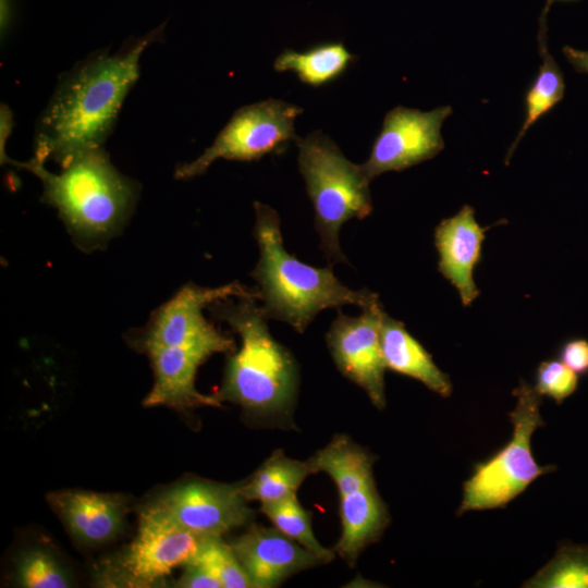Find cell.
<instances>
[{
    "mask_svg": "<svg viewBox=\"0 0 588 588\" xmlns=\"http://www.w3.org/2000/svg\"><path fill=\"white\" fill-rule=\"evenodd\" d=\"M559 359L578 376L588 375V340H567L559 350Z\"/></svg>",
    "mask_w": 588,
    "mask_h": 588,
    "instance_id": "27",
    "label": "cell"
},
{
    "mask_svg": "<svg viewBox=\"0 0 588 588\" xmlns=\"http://www.w3.org/2000/svg\"><path fill=\"white\" fill-rule=\"evenodd\" d=\"M254 588H272L320 561L275 527L252 525L230 543Z\"/></svg>",
    "mask_w": 588,
    "mask_h": 588,
    "instance_id": "14",
    "label": "cell"
},
{
    "mask_svg": "<svg viewBox=\"0 0 588 588\" xmlns=\"http://www.w3.org/2000/svg\"><path fill=\"white\" fill-rule=\"evenodd\" d=\"M240 483L191 479L167 489L150 504L192 532L222 537L253 518Z\"/></svg>",
    "mask_w": 588,
    "mask_h": 588,
    "instance_id": "12",
    "label": "cell"
},
{
    "mask_svg": "<svg viewBox=\"0 0 588 588\" xmlns=\"http://www.w3.org/2000/svg\"><path fill=\"white\" fill-rule=\"evenodd\" d=\"M310 474L307 461L293 460L275 451L249 479L240 483V492L247 501H259L260 504L277 502L296 495Z\"/></svg>",
    "mask_w": 588,
    "mask_h": 588,
    "instance_id": "20",
    "label": "cell"
},
{
    "mask_svg": "<svg viewBox=\"0 0 588 588\" xmlns=\"http://www.w3.org/2000/svg\"><path fill=\"white\" fill-rule=\"evenodd\" d=\"M232 297L259 299V292L238 282L218 287L184 285L152 314L137 340L138 346L144 352L155 347L195 348L210 356L234 351L233 339L217 330L203 315L207 306Z\"/></svg>",
    "mask_w": 588,
    "mask_h": 588,
    "instance_id": "9",
    "label": "cell"
},
{
    "mask_svg": "<svg viewBox=\"0 0 588 588\" xmlns=\"http://www.w3.org/2000/svg\"><path fill=\"white\" fill-rule=\"evenodd\" d=\"M380 334L382 355L388 369L420 381L442 397L451 395L453 385L449 376L436 365L432 356L401 321L384 313Z\"/></svg>",
    "mask_w": 588,
    "mask_h": 588,
    "instance_id": "18",
    "label": "cell"
},
{
    "mask_svg": "<svg viewBox=\"0 0 588 588\" xmlns=\"http://www.w3.org/2000/svg\"><path fill=\"white\" fill-rule=\"evenodd\" d=\"M452 113L450 106L426 112L402 106L390 110L369 158L362 164L365 174L372 180L382 173L403 171L436 157L444 148L442 124Z\"/></svg>",
    "mask_w": 588,
    "mask_h": 588,
    "instance_id": "11",
    "label": "cell"
},
{
    "mask_svg": "<svg viewBox=\"0 0 588 588\" xmlns=\"http://www.w3.org/2000/svg\"><path fill=\"white\" fill-rule=\"evenodd\" d=\"M303 109L279 99L255 102L236 110L212 145L197 159L175 170L179 180L200 175L218 159L255 161L283 151L298 136L294 130Z\"/></svg>",
    "mask_w": 588,
    "mask_h": 588,
    "instance_id": "8",
    "label": "cell"
},
{
    "mask_svg": "<svg viewBox=\"0 0 588 588\" xmlns=\"http://www.w3.org/2000/svg\"><path fill=\"white\" fill-rule=\"evenodd\" d=\"M41 180L42 199L57 208L75 236L85 241L108 237L123 223L136 197L134 182L110 162L103 148L84 152L52 173L32 158L15 162Z\"/></svg>",
    "mask_w": 588,
    "mask_h": 588,
    "instance_id": "4",
    "label": "cell"
},
{
    "mask_svg": "<svg viewBox=\"0 0 588 588\" xmlns=\"http://www.w3.org/2000/svg\"><path fill=\"white\" fill-rule=\"evenodd\" d=\"M255 301L229 298L210 306L241 338V348L229 358L215 395L257 415L282 414L295 399L297 368L290 352L270 334L269 318Z\"/></svg>",
    "mask_w": 588,
    "mask_h": 588,
    "instance_id": "3",
    "label": "cell"
},
{
    "mask_svg": "<svg viewBox=\"0 0 588 588\" xmlns=\"http://www.w3.org/2000/svg\"><path fill=\"white\" fill-rule=\"evenodd\" d=\"M254 207L259 260L252 275L258 283L261 308L269 319L286 322L302 333L326 308L355 305L363 309L379 302L377 293L342 284L331 267H313L287 253L277 211L259 201Z\"/></svg>",
    "mask_w": 588,
    "mask_h": 588,
    "instance_id": "2",
    "label": "cell"
},
{
    "mask_svg": "<svg viewBox=\"0 0 588 588\" xmlns=\"http://www.w3.org/2000/svg\"><path fill=\"white\" fill-rule=\"evenodd\" d=\"M555 1H577V0H546L544 5L542 8L541 14L538 19L539 23V29H538V47H547L548 46V25H547V16L548 13L552 7V4Z\"/></svg>",
    "mask_w": 588,
    "mask_h": 588,
    "instance_id": "30",
    "label": "cell"
},
{
    "mask_svg": "<svg viewBox=\"0 0 588 588\" xmlns=\"http://www.w3.org/2000/svg\"><path fill=\"white\" fill-rule=\"evenodd\" d=\"M307 463L313 474L326 473L338 488L342 532L334 549L354 564L390 523L388 509L376 487L373 458L350 437L338 434Z\"/></svg>",
    "mask_w": 588,
    "mask_h": 588,
    "instance_id": "6",
    "label": "cell"
},
{
    "mask_svg": "<svg viewBox=\"0 0 588 588\" xmlns=\"http://www.w3.org/2000/svg\"><path fill=\"white\" fill-rule=\"evenodd\" d=\"M355 59L342 42H324L302 52L285 49L273 68L278 72L292 71L302 83L321 87L342 76Z\"/></svg>",
    "mask_w": 588,
    "mask_h": 588,
    "instance_id": "19",
    "label": "cell"
},
{
    "mask_svg": "<svg viewBox=\"0 0 588 588\" xmlns=\"http://www.w3.org/2000/svg\"><path fill=\"white\" fill-rule=\"evenodd\" d=\"M260 511L273 527L311 552L321 564L334 559V552L321 546L315 537L310 513L299 504L296 495L261 504Z\"/></svg>",
    "mask_w": 588,
    "mask_h": 588,
    "instance_id": "22",
    "label": "cell"
},
{
    "mask_svg": "<svg viewBox=\"0 0 588 588\" xmlns=\"http://www.w3.org/2000/svg\"><path fill=\"white\" fill-rule=\"evenodd\" d=\"M15 580L24 588H66L71 578L59 561L44 549L22 552L15 564Z\"/></svg>",
    "mask_w": 588,
    "mask_h": 588,
    "instance_id": "24",
    "label": "cell"
},
{
    "mask_svg": "<svg viewBox=\"0 0 588 588\" xmlns=\"http://www.w3.org/2000/svg\"><path fill=\"white\" fill-rule=\"evenodd\" d=\"M207 538L181 527L148 504L139 513L136 537L119 558L113 572L124 586H155L176 567L191 563Z\"/></svg>",
    "mask_w": 588,
    "mask_h": 588,
    "instance_id": "10",
    "label": "cell"
},
{
    "mask_svg": "<svg viewBox=\"0 0 588 588\" xmlns=\"http://www.w3.org/2000/svg\"><path fill=\"white\" fill-rule=\"evenodd\" d=\"M578 387V375L561 360L541 362L535 373V390L541 396H549L558 404L572 395Z\"/></svg>",
    "mask_w": 588,
    "mask_h": 588,
    "instance_id": "26",
    "label": "cell"
},
{
    "mask_svg": "<svg viewBox=\"0 0 588 588\" xmlns=\"http://www.w3.org/2000/svg\"><path fill=\"white\" fill-rule=\"evenodd\" d=\"M192 562L210 572L222 588H254L230 543L221 537H208Z\"/></svg>",
    "mask_w": 588,
    "mask_h": 588,
    "instance_id": "25",
    "label": "cell"
},
{
    "mask_svg": "<svg viewBox=\"0 0 588 588\" xmlns=\"http://www.w3.org/2000/svg\"><path fill=\"white\" fill-rule=\"evenodd\" d=\"M69 532L85 544H101L121 530L127 512L125 498L112 493L61 490L47 495Z\"/></svg>",
    "mask_w": 588,
    "mask_h": 588,
    "instance_id": "17",
    "label": "cell"
},
{
    "mask_svg": "<svg viewBox=\"0 0 588 588\" xmlns=\"http://www.w3.org/2000/svg\"><path fill=\"white\" fill-rule=\"evenodd\" d=\"M11 0H1V36L7 34L11 24Z\"/></svg>",
    "mask_w": 588,
    "mask_h": 588,
    "instance_id": "31",
    "label": "cell"
},
{
    "mask_svg": "<svg viewBox=\"0 0 588 588\" xmlns=\"http://www.w3.org/2000/svg\"><path fill=\"white\" fill-rule=\"evenodd\" d=\"M513 395L516 405L509 414L512 438L491 457L475 464L471 476L463 483L457 515L505 507L538 477L556 469L554 465L537 464L531 451L532 434L544 425L540 414L542 396L524 380Z\"/></svg>",
    "mask_w": 588,
    "mask_h": 588,
    "instance_id": "7",
    "label": "cell"
},
{
    "mask_svg": "<svg viewBox=\"0 0 588 588\" xmlns=\"http://www.w3.org/2000/svg\"><path fill=\"white\" fill-rule=\"evenodd\" d=\"M298 168L315 209L320 247L328 260L346 262L339 233L350 219H364L372 211L370 179L362 164L350 161L321 131L295 142Z\"/></svg>",
    "mask_w": 588,
    "mask_h": 588,
    "instance_id": "5",
    "label": "cell"
},
{
    "mask_svg": "<svg viewBox=\"0 0 588 588\" xmlns=\"http://www.w3.org/2000/svg\"><path fill=\"white\" fill-rule=\"evenodd\" d=\"M538 51L541 56L542 63L531 85L526 90L524 99L525 119L516 138L507 150L506 163H509L518 143L526 135L530 126L541 117L549 113L564 97L565 81L561 68L550 53L548 46L538 48Z\"/></svg>",
    "mask_w": 588,
    "mask_h": 588,
    "instance_id": "21",
    "label": "cell"
},
{
    "mask_svg": "<svg viewBox=\"0 0 588 588\" xmlns=\"http://www.w3.org/2000/svg\"><path fill=\"white\" fill-rule=\"evenodd\" d=\"M523 587L588 588V546L562 542L553 559Z\"/></svg>",
    "mask_w": 588,
    "mask_h": 588,
    "instance_id": "23",
    "label": "cell"
},
{
    "mask_svg": "<svg viewBox=\"0 0 588 588\" xmlns=\"http://www.w3.org/2000/svg\"><path fill=\"white\" fill-rule=\"evenodd\" d=\"M163 26L128 40L113 54L88 57L62 75L38 121L34 158L63 168L84 152L103 148L139 76L140 56L161 38Z\"/></svg>",
    "mask_w": 588,
    "mask_h": 588,
    "instance_id": "1",
    "label": "cell"
},
{
    "mask_svg": "<svg viewBox=\"0 0 588 588\" xmlns=\"http://www.w3.org/2000/svg\"><path fill=\"white\" fill-rule=\"evenodd\" d=\"M383 314L380 301L363 308L356 317L339 311L327 333L328 347L338 369L360 387L378 409L385 406L387 367L380 334Z\"/></svg>",
    "mask_w": 588,
    "mask_h": 588,
    "instance_id": "13",
    "label": "cell"
},
{
    "mask_svg": "<svg viewBox=\"0 0 588 588\" xmlns=\"http://www.w3.org/2000/svg\"><path fill=\"white\" fill-rule=\"evenodd\" d=\"M145 353L150 359L155 382L144 399V406L188 411L221 405L215 394L200 393L195 387L197 369L210 357L208 353L184 347H155Z\"/></svg>",
    "mask_w": 588,
    "mask_h": 588,
    "instance_id": "16",
    "label": "cell"
},
{
    "mask_svg": "<svg viewBox=\"0 0 588 588\" xmlns=\"http://www.w3.org/2000/svg\"><path fill=\"white\" fill-rule=\"evenodd\" d=\"M180 588H222L221 583L205 567L191 562L184 566L182 576L176 580Z\"/></svg>",
    "mask_w": 588,
    "mask_h": 588,
    "instance_id": "28",
    "label": "cell"
},
{
    "mask_svg": "<svg viewBox=\"0 0 588 588\" xmlns=\"http://www.w3.org/2000/svg\"><path fill=\"white\" fill-rule=\"evenodd\" d=\"M562 53L577 73L588 75V50H579L569 46H564L562 48Z\"/></svg>",
    "mask_w": 588,
    "mask_h": 588,
    "instance_id": "29",
    "label": "cell"
},
{
    "mask_svg": "<svg viewBox=\"0 0 588 588\" xmlns=\"http://www.w3.org/2000/svg\"><path fill=\"white\" fill-rule=\"evenodd\" d=\"M487 230L477 222L475 209L469 205H464L457 213L441 220L434 230L438 269L456 289L466 307L480 294L474 280V270L481 259Z\"/></svg>",
    "mask_w": 588,
    "mask_h": 588,
    "instance_id": "15",
    "label": "cell"
}]
</instances>
